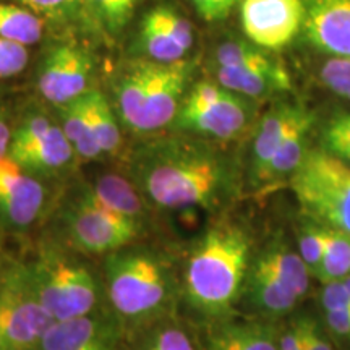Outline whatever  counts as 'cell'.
I'll use <instances>...</instances> for the list:
<instances>
[{
  "instance_id": "6da1fadb",
  "label": "cell",
  "mask_w": 350,
  "mask_h": 350,
  "mask_svg": "<svg viewBox=\"0 0 350 350\" xmlns=\"http://www.w3.org/2000/svg\"><path fill=\"white\" fill-rule=\"evenodd\" d=\"M129 177L148 204L165 211L211 209L229 188L222 157L183 138L143 144L131 156Z\"/></svg>"
},
{
  "instance_id": "7a4b0ae2",
  "label": "cell",
  "mask_w": 350,
  "mask_h": 350,
  "mask_svg": "<svg viewBox=\"0 0 350 350\" xmlns=\"http://www.w3.org/2000/svg\"><path fill=\"white\" fill-rule=\"evenodd\" d=\"M100 278L107 310L126 338L175 317L182 299V278L159 248L135 242L109 253L104 256Z\"/></svg>"
},
{
  "instance_id": "3957f363",
  "label": "cell",
  "mask_w": 350,
  "mask_h": 350,
  "mask_svg": "<svg viewBox=\"0 0 350 350\" xmlns=\"http://www.w3.org/2000/svg\"><path fill=\"white\" fill-rule=\"evenodd\" d=\"M252 262V242L242 226L221 221L204 232L182 273V299L203 323L234 314Z\"/></svg>"
},
{
  "instance_id": "277c9868",
  "label": "cell",
  "mask_w": 350,
  "mask_h": 350,
  "mask_svg": "<svg viewBox=\"0 0 350 350\" xmlns=\"http://www.w3.org/2000/svg\"><path fill=\"white\" fill-rule=\"evenodd\" d=\"M191 64L138 60L116 83V112L120 124L139 135L172 125L188 91Z\"/></svg>"
},
{
  "instance_id": "5b68a950",
  "label": "cell",
  "mask_w": 350,
  "mask_h": 350,
  "mask_svg": "<svg viewBox=\"0 0 350 350\" xmlns=\"http://www.w3.org/2000/svg\"><path fill=\"white\" fill-rule=\"evenodd\" d=\"M83 256L62 242H46L36 258L26 262L39 299L54 321L86 317L103 308V278Z\"/></svg>"
},
{
  "instance_id": "8992f818",
  "label": "cell",
  "mask_w": 350,
  "mask_h": 350,
  "mask_svg": "<svg viewBox=\"0 0 350 350\" xmlns=\"http://www.w3.org/2000/svg\"><path fill=\"white\" fill-rule=\"evenodd\" d=\"M297 201L318 224L350 235V167L327 154L308 150L288 178Z\"/></svg>"
},
{
  "instance_id": "52a82bcc",
  "label": "cell",
  "mask_w": 350,
  "mask_h": 350,
  "mask_svg": "<svg viewBox=\"0 0 350 350\" xmlns=\"http://www.w3.org/2000/svg\"><path fill=\"white\" fill-rule=\"evenodd\" d=\"M62 243L85 256H106L138 242L143 227L117 216L98 203L85 183L73 190L59 209Z\"/></svg>"
},
{
  "instance_id": "ba28073f",
  "label": "cell",
  "mask_w": 350,
  "mask_h": 350,
  "mask_svg": "<svg viewBox=\"0 0 350 350\" xmlns=\"http://www.w3.org/2000/svg\"><path fill=\"white\" fill-rule=\"evenodd\" d=\"M54 319L46 312L28 265L0 261V332L7 350H41Z\"/></svg>"
},
{
  "instance_id": "9c48e42d",
  "label": "cell",
  "mask_w": 350,
  "mask_h": 350,
  "mask_svg": "<svg viewBox=\"0 0 350 350\" xmlns=\"http://www.w3.org/2000/svg\"><path fill=\"white\" fill-rule=\"evenodd\" d=\"M252 100L217 81H198L187 91L172 125L204 138L234 139L252 124Z\"/></svg>"
},
{
  "instance_id": "30bf717a",
  "label": "cell",
  "mask_w": 350,
  "mask_h": 350,
  "mask_svg": "<svg viewBox=\"0 0 350 350\" xmlns=\"http://www.w3.org/2000/svg\"><path fill=\"white\" fill-rule=\"evenodd\" d=\"M252 41L227 39L213 52L214 81L248 99H262L292 88L286 67Z\"/></svg>"
},
{
  "instance_id": "8fae6325",
  "label": "cell",
  "mask_w": 350,
  "mask_h": 350,
  "mask_svg": "<svg viewBox=\"0 0 350 350\" xmlns=\"http://www.w3.org/2000/svg\"><path fill=\"white\" fill-rule=\"evenodd\" d=\"M8 157L34 177H57L78 157L62 126L44 113H31L13 130Z\"/></svg>"
},
{
  "instance_id": "7c38bea8",
  "label": "cell",
  "mask_w": 350,
  "mask_h": 350,
  "mask_svg": "<svg viewBox=\"0 0 350 350\" xmlns=\"http://www.w3.org/2000/svg\"><path fill=\"white\" fill-rule=\"evenodd\" d=\"M240 20L248 41L266 51H278L304 29V0H242Z\"/></svg>"
},
{
  "instance_id": "4fadbf2b",
  "label": "cell",
  "mask_w": 350,
  "mask_h": 350,
  "mask_svg": "<svg viewBox=\"0 0 350 350\" xmlns=\"http://www.w3.org/2000/svg\"><path fill=\"white\" fill-rule=\"evenodd\" d=\"M94 60L85 47L60 44L47 54L39 68V93L54 106H64L91 90Z\"/></svg>"
},
{
  "instance_id": "5bb4252c",
  "label": "cell",
  "mask_w": 350,
  "mask_h": 350,
  "mask_svg": "<svg viewBox=\"0 0 350 350\" xmlns=\"http://www.w3.org/2000/svg\"><path fill=\"white\" fill-rule=\"evenodd\" d=\"M47 190L41 178L21 169L10 157L0 159V224L8 230H26L41 219Z\"/></svg>"
},
{
  "instance_id": "9a60e30c",
  "label": "cell",
  "mask_w": 350,
  "mask_h": 350,
  "mask_svg": "<svg viewBox=\"0 0 350 350\" xmlns=\"http://www.w3.org/2000/svg\"><path fill=\"white\" fill-rule=\"evenodd\" d=\"M193 42V26L174 8L156 7L143 18L139 47L144 59L163 64L185 60Z\"/></svg>"
},
{
  "instance_id": "2e32d148",
  "label": "cell",
  "mask_w": 350,
  "mask_h": 350,
  "mask_svg": "<svg viewBox=\"0 0 350 350\" xmlns=\"http://www.w3.org/2000/svg\"><path fill=\"white\" fill-rule=\"evenodd\" d=\"M204 350H278L279 329L274 319L230 317L203 323Z\"/></svg>"
},
{
  "instance_id": "e0dca14e",
  "label": "cell",
  "mask_w": 350,
  "mask_h": 350,
  "mask_svg": "<svg viewBox=\"0 0 350 350\" xmlns=\"http://www.w3.org/2000/svg\"><path fill=\"white\" fill-rule=\"evenodd\" d=\"M305 36L331 57H350V0H306Z\"/></svg>"
},
{
  "instance_id": "ac0fdd59",
  "label": "cell",
  "mask_w": 350,
  "mask_h": 350,
  "mask_svg": "<svg viewBox=\"0 0 350 350\" xmlns=\"http://www.w3.org/2000/svg\"><path fill=\"white\" fill-rule=\"evenodd\" d=\"M240 299L260 318L274 321L291 313L300 301L299 297L288 291L256 258H252Z\"/></svg>"
},
{
  "instance_id": "d6986e66",
  "label": "cell",
  "mask_w": 350,
  "mask_h": 350,
  "mask_svg": "<svg viewBox=\"0 0 350 350\" xmlns=\"http://www.w3.org/2000/svg\"><path fill=\"white\" fill-rule=\"evenodd\" d=\"M305 112L306 109L297 104H281L262 117L253 138L250 154V174L255 183H260L278 148Z\"/></svg>"
},
{
  "instance_id": "ffe728a7",
  "label": "cell",
  "mask_w": 350,
  "mask_h": 350,
  "mask_svg": "<svg viewBox=\"0 0 350 350\" xmlns=\"http://www.w3.org/2000/svg\"><path fill=\"white\" fill-rule=\"evenodd\" d=\"M85 187L90 195L109 211L143 227L148 203L129 175L100 174L91 182H86Z\"/></svg>"
},
{
  "instance_id": "44dd1931",
  "label": "cell",
  "mask_w": 350,
  "mask_h": 350,
  "mask_svg": "<svg viewBox=\"0 0 350 350\" xmlns=\"http://www.w3.org/2000/svg\"><path fill=\"white\" fill-rule=\"evenodd\" d=\"M126 350H204V347L200 336L175 314L126 338Z\"/></svg>"
},
{
  "instance_id": "7402d4cb",
  "label": "cell",
  "mask_w": 350,
  "mask_h": 350,
  "mask_svg": "<svg viewBox=\"0 0 350 350\" xmlns=\"http://www.w3.org/2000/svg\"><path fill=\"white\" fill-rule=\"evenodd\" d=\"M313 122V113L306 111L304 117L294 125V129L288 131L281 146L278 148L258 185H275V183L288 180L292 177V174L300 167L306 152H308V135L312 131Z\"/></svg>"
},
{
  "instance_id": "603a6c76",
  "label": "cell",
  "mask_w": 350,
  "mask_h": 350,
  "mask_svg": "<svg viewBox=\"0 0 350 350\" xmlns=\"http://www.w3.org/2000/svg\"><path fill=\"white\" fill-rule=\"evenodd\" d=\"M288 291L301 300L310 288V273L301 260L299 252L288 245L286 240L275 239L269 242L256 256Z\"/></svg>"
},
{
  "instance_id": "cb8c5ba5",
  "label": "cell",
  "mask_w": 350,
  "mask_h": 350,
  "mask_svg": "<svg viewBox=\"0 0 350 350\" xmlns=\"http://www.w3.org/2000/svg\"><path fill=\"white\" fill-rule=\"evenodd\" d=\"M59 107L60 126H62L65 137L75 148L78 157L86 161H96L104 156L94 135L93 125H91L90 116H88L85 94Z\"/></svg>"
},
{
  "instance_id": "d4e9b609",
  "label": "cell",
  "mask_w": 350,
  "mask_h": 350,
  "mask_svg": "<svg viewBox=\"0 0 350 350\" xmlns=\"http://www.w3.org/2000/svg\"><path fill=\"white\" fill-rule=\"evenodd\" d=\"M85 100L88 116H90L103 154H116L122 144L120 120L116 109H112L106 96L96 90L88 91Z\"/></svg>"
},
{
  "instance_id": "484cf974",
  "label": "cell",
  "mask_w": 350,
  "mask_h": 350,
  "mask_svg": "<svg viewBox=\"0 0 350 350\" xmlns=\"http://www.w3.org/2000/svg\"><path fill=\"white\" fill-rule=\"evenodd\" d=\"M42 20L25 5L0 3V36L23 46L36 44L42 36Z\"/></svg>"
},
{
  "instance_id": "4316f807",
  "label": "cell",
  "mask_w": 350,
  "mask_h": 350,
  "mask_svg": "<svg viewBox=\"0 0 350 350\" xmlns=\"http://www.w3.org/2000/svg\"><path fill=\"white\" fill-rule=\"evenodd\" d=\"M139 0H83L88 15L103 33L116 36L129 25Z\"/></svg>"
},
{
  "instance_id": "83f0119b",
  "label": "cell",
  "mask_w": 350,
  "mask_h": 350,
  "mask_svg": "<svg viewBox=\"0 0 350 350\" xmlns=\"http://www.w3.org/2000/svg\"><path fill=\"white\" fill-rule=\"evenodd\" d=\"M350 274V235L326 227V250L318 278L323 284L340 281Z\"/></svg>"
},
{
  "instance_id": "f1b7e54d",
  "label": "cell",
  "mask_w": 350,
  "mask_h": 350,
  "mask_svg": "<svg viewBox=\"0 0 350 350\" xmlns=\"http://www.w3.org/2000/svg\"><path fill=\"white\" fill-rule=\"evenodd\" d=\"M321 150L350 167V111L331 113L319 135Z\"/></svg>"
},
{
  "instance_id": "f546056e",
  "label": "cell",
  "mask_w": 350,
  "mask_h": 350,
  "mask_svg": "<svg viewBox=\"0 0 350 350\" xmlns=\"http://www.w3.org/2000/svg\"><path fill=\"white\" fill-rule=\"evenodd\" d=\"M326 250V227L318 222H305L299 230V255L312 275H317Z\"/></svg>"
},
{
  "instance_id": "4dcf8cb0",
  "label": "cell",
  "mask_w": 350,
  "mask_h": 350,
  "mask_svg": "<svg viewBox=\"0 0 350 350\" xmlns=\"http://www.w3.org/2000/svg\"><path fill=\"white\" fill-rule=\"evenodd\" d=\"M319 80L336 96L350 103V57H329L319 68Z\"/></svg>"
},
{
  "instance_id": "1f68e13d",
  "label": "cell",
  "mask_w": 350,
  "mask_h": 350,
  "mask_svg": "<svg viewBox=\"0 0 350 350\" xmlns=\"http://www.w3.org/2000/svg\"><path fill=\"white\" fill-rule=\"evenodd\" d=\"M28 46L0 36V78H12L28 65Z\"/></svg>"
},
{
  "instance_id": "d6a6232c",
  "label": "cell",
  "mask_w": 350,
  "mask_h": 350,
  "mask_svg": "<svg viewBox=\"0 0 350 350\" xmlns=\"http://www.w3.org/2000/svg\"><path fill=\"white\" fill-rule=\"evenodd\" d=\"M21 5L31 8L38 15L60 18L67 13L77 10L81 5L83 0H20Z\"/></svg>"
},
{
  "instance_id": "836d02e7",
  "label": "cell",
  "mask_w": 350,
  "mask_h": 350,
  "mask_svg": "<svg viewBox=\"0 0 350 350\" xmlns=\"http://www.w3.org/2000/svg\"><path fill=\"white\" fill-rule=\"evenodd\" d=\"M240 0H191L195 10L206 21H222L230 15Z\"/></svg>"
},
{
  "instance_id": "e575fe53",
  "label": "cell",
  "mask_w": 350,
  "mask_h": 350,
  "mask_svg": "<svg viewBox=\"0 0 350 350\" xmlns=\"http://www.w3.org/2000/svg\"><path fill=\"white\" fill-rule=\"evenodd\" d=\"M300 334H301V350H332V345L321 329L318 323L308 317L299 318Z\"/></svg>"
},
{
  "instance_id": "d590c367",
  "label": "cell",
  "mask_w": 350,
  "mask_h": 350,
  "mask_svg": "<svg viewBox=\"0 0 350 350\" xmlns=\"http://www.w3.org/2000/svg\"><path fill=\"white\" fill-rule=\"evenodd\" d=\"M326 325L329 331L338 338H349L350 339V306L342 310H332L326 312Z\"/></svg>"
},
{
  "instance_id": "8d00e7d4",
  "label": "cell",
  "mask_w": 350,
  "mask_h": 350,
  "mask_svg": "<svg viewBox=\"0 0 350 350\" xmlns=\"http://www.w3.org/2000/svg\"><path fill=\"white\" fill-rule=\"evenodd\" d=\"M278 350H301V334L299 318L292 319L279 329Z\"/></svg>"
},
{
  "instance_id": "74e56055",
  "label": "cell",
  "mask_w": 350,
  "mask_h": 350,
  "mask_svg": "<svg viewBox=\"0 0 350 350\" xmlns=\"http://www.w3.org/2000/svg\"><path fill=\"white\" fill-rule=\"evenodd\" d=\"M12 135L13 130L8 125V122L3 113L0 112V159L2 157L8 156V150H10V143H12Z\"/></svg>"
},
{
  "instance_id": "f35d334b",
  "label": "cell",
  "mask_w": 350,
  "mask_h": 350,
  "mask_svg": "<svg viewBox=\"0 0 350 350\" xmlns=\"http://www.w3.org/2000/svg\"><path fill=\"white\" fill-rule=\"evenodd\" d=\"M340 281H342L345 291H347V294H349V297H350V274L345 275V278L340 279Z\"/></svg>"
},
{
  "instance_id": "ab89813d",
  "label": "cell",
  "mask_w": 350,
  "mask_h": 350,
  "mask_svg": "<svg viewBox=\"0 0 350 350\" xmlns=\"http://www.w3.org/2000/svg\"><path fill=\"white\" fill-rule=\"evenodd\" d=\"M0 350H7L5 344H3V338H2V332H0Z\"/></svg>"
},
{
  "instance_id": "60d3db41",
  "label": "cell",
  "mask_w": 350,
  "mask_h": 350,
  "mask_svg": "<svg viewBox=\"0 0 350 350\" xmlns=\"http://www.w3.org/2000/svg\"><path fill=\"white\" fill-rule=\"evenodd\" d=\"M104 350H126V345H124V347H116V349H104Z\"/></svg>"
}]
</instances>
